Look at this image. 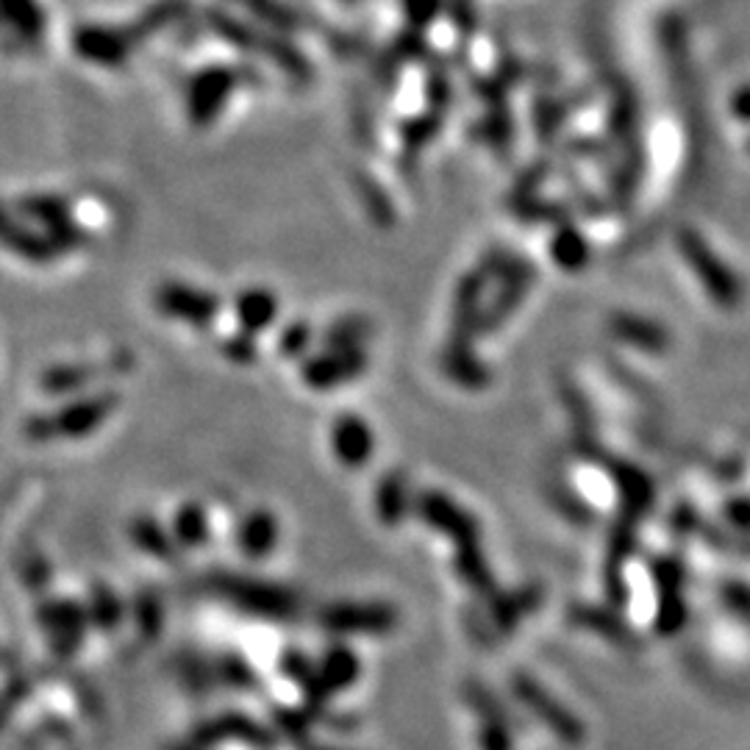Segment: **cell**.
I'll return each mask as SVG.
<instances>
[{
	"label": "cell",
	"mask_w": 750,
	"mask_h": 750,
	"mask_svg": "<svg viewBox=\"0 0 750 750\" xmlns=\"http://www.w3.org/2000/svg\"><path fill=\"white\" fill-rule=\"evenodd\" d=\"M206 22L223 42L231 45V48L251 56H264V59L273 61L281 72H286V76L295 78V81L312 78V61H309L306 53H303L301 48H295L284 33L273 31V28L267 26H259V22L240 20V17L228 14L225 9H208Z\"/></svg>",
	"instance_id": "6da1fadb"
},
{
	"label": "cell",
	"mask_w": 750,
	"mask_h": 750,
	"mask_svg": "<svg viewBox=\"0 0 750 750\" xmlns=\"http://www.w3.org/2000/svg\"><path fill=\"white\" fill-rule=\"evenodd\" d=\"M117 400L115 395H100V398L89 400H76V403H67L65 409H59L56 415L37 417V420H28L26 434L37 442L45 439H76L87 437L95 428L104 426L106 417L115 411Z\"/></svg>",
	"instance_id": "7a4b0ae2"
},
{
	"label": "cell",
	"mask_w": 750,
	"mask_h": 750,
	"mask_svg": "<svg viewBox=\"0 0 750 750\" xmlns=\"http://www.w3.org/2000/svg\"><path fill=\"white\" fill-rule=\"evenodd\" d=\"M236 84H240V76L228 65H208L197 70L187 87V117L192 126H212L223 115Z\"/></svg>",
	"instance_id": "3957f363"
},
{
	"label": "cell",
	"mask_w": 750,
	"mask_h": 750,
	"mask_svg": "<svg viewBox=\"0 0 750 750\" xmlns=\"http://www.w3.org/2000/svg\"><path fill=\"white\" fill-rule=\"evenodd\" d=\"M134 39L128 28L104 26V22H84L72 31V50L78 59L106 70H120L134 53Z\"/></svg>",
	"instance_id": "277c9868"
},
{
	"label": "cell",
	"mask_w": 750,
	"mask_h": 750,
	"mask_svg": "<svg viewBox=\"0 0 750 750\" xmlns=\"http://www.w3.org/2000/svg\"><path fill=\"white\" fill-rule=\"evenodd\" d=\"M217 590L236 603L245 612L259 614V617H292L298 608V601L286 590L275 584H262V581H247L240 575H228L217 584Z\"/></svg>",
	"instance_id": "5b68a950"
},
{
	"label": "cell",
	"mask_w": 750,
	"mask_h": 750,
	"mask_svg": "<svg viewBox=\"0 0 750 750\" xmlns=\"http://www.w3.org/2000/svg\"><path fill=\"white\" fill-rule=\"evenodd\" d=\"M154 303L165 318L182 320V323L197 325V329L214 323V318L220 314L217 295L197 290V286L182 284V281H165V284H159Z\"/></svg>",
	"instance_id": "8992f818"
},
{
	"label": "cell",
	"mask_w": 750,
	"mask_h": 750,
	"mask_svg": "<svg viewBox=\"0 0 750 750\" xmlns=\"http://www.w3.org/2000/svg\"><path fill=\"white\" fill-rule=\"evenodd\" d=\"M0 247L33 264H48L53 259L65 256L45 231L26 225V220L14 214V208L3 206V203H0Z\"/></svg>",
	"instance_id": "52a82bcc"
},
{
	"label": "cell",
	"mask_w": 750,
	"mask_h": 750,
	"mask_svg": "<svg viewBox=\"0 0 750 750\" xmlns=\"http://www.w3.org/2000/svg\"><path fill=\"white\" fill-rule=\"evenodd\" d=\"M362 368H364L362 353L353 351V348H340L337 353H329V357H320L314 359V362H309L306 368H303V378H306V383H312V387L331 389L337 387V383L351 381L353 376L362 373Z\"/></svg>",
	"instance_id": "ba28073f"
},
{
	"label": "cell",
	"mask_w": 750,
	"mask_h": 750,
	"mask_svg": "<svg viewBox=\"0 0 750 750\" xmlns=\"http://www.w3.org/2000/svg\"><path fill=\"white\" fill-rule=\"evenodd\" d=\"M684 253H686V259H690L692 267H695V273L703 275V281H707L709 292H712L714 298H720V301H734L737 298L734 275H731L729 270L720 267L718 259H714L712 251L707 247V242L698 240V236H692V234H686Z\"/></svg>",
	"instance_id": "9c48e42d"
},
{
	"label": "cell",
	"mask_w": 750,
	"mask_h": 750,
	"mask_svg": "<svg viewBox=\"0 0 750 750\" xmlns=\"http://www.w3.org/2000/svg\"><path fill=\"white\" fill-rule=\"evenodd\" d=\"M0 26L22 42L33 45L45 37L48 17L39 0H0Z\"/></svg>",
	"instance_id": "30bf717a"
},
{
	"label": "cell",
	"mask_w": 750,
	"mask_h": 750,
	"mask_svg": "<svg viewBox=\"0 0 750 750\" xmlns=\"http://www.w3.org/2000/svg\"><path fill=\"white\" fill-rule=\"evenodd\" d=\"M14 214H20L26 223L42 225L45 234L59 225L70 223V203L61 195L50 192H37V195H22L14 201Z\"/></svg>",
	"instance_id": "8fae6325"
},
{
	"label": "cell",
	"mask_w": 750,
	"mask_h": 750,
	"mask_svg": "<svg viewBox=\"0 0 750 750\" xmlns=\"http://www.w3.org/2000/svg\"><path fill=\"white\" fill-rule=\"evenodd\" d=\"M325 625L337 631H359V634H378L392 625V612L383 606H331L323 614Z\"/></svg>",
	"instance_id": "7c38bea8"
},
{
	"label": "cell",
	"mask_w": 750,
	"mask_h": 750,
	"mask_svg": "<svg viewBox=\"0 0 750 750\" xmlns=\"http://www.w3.org/2000/svg\"><path fill=\"white\" fill-rule=\"evenodd\" d=\"M187 11H189L187 0H156V3H150L148 9L126 28L128 33H132L134 45H143L145 39L156 37V33H162L165 28L182 22L184 17H187Z\"/></svg>",
	"instance_id": "4fadbf2b"
},
{
	"label": "cell",
	"mask_w": 750,
	"mask_h": 750,
	"mask_svg": "<svg viewBox=\"0 0 750 750\" xmlns=\"http://www.w3.org/2000/svg\"><path fill=\"white\" fill-rule=\"evenodd\" d=\"M334 450L345 465H362L373 454V434L357 417H342L334 428Z\"/></svg>",
	"instance_id": "5bb4252c"
},
{
	"label": "cell",
	"mask_w": 750,
	"mask_h": 750,
	"mask_svg": "<svg viewBox=\"0 0 750 750\" xmlns=\"http://www.w3.org/2000/svg\"><path fill=\"white\" fill-rule=\"evenodd\" d=\"M279 314V298L267 290H247L236 298V318L247 334H259L267 325H273Z\"/></svg>",
	"instance_id": "9a60e30c"
},
{
	"label": "cell",
	"mask_w": 750,
	"mask_h": 750,
	"mask_svg": "<svg viewBox=\"0 0 750 750\" xmlns=\"http://www.w3.org/2000/svg\"><path fill=\"white\" fill-rule=\"evenodd\" d=\"M279 543V523L267 512H256L247 517L240 528V548L245 551L251 559H262Z\"/></svg>",
	"instance_id": "2e32d148"
},
{
	"label": "cell",
	"mask_w": 750,
	"mask_h": 750,
	"mask_svg": "<svg viewBox=\"0 0 750 750\" xmlns=\"http://www.w3.org/2000/svg\"><path fill=\"white\" fill-rule=\"evenodd\" d=\"M234 3L242 6L251 17H256L259 26H267L279 33L295 31L301 26V17L284 0H234Z\"/></svg>",
	"instance_id": "e0dca14e"
},
{
	"label": "cell",
	"mask_w": 750,
	"mask_h": 750,
	"mask_svg": "<svg viewBox=\"0 0 750 750\" xmlns=\"http://www.w3.org/2000/svg\"><path fill=\"white\" fill-rule=\"evenodd\" d=\"M42 625L53 634V642L72 647V642L81 640L84 614L81 608L67 606V603H56V606L42 608Z\"/></svg>",
	"instance_id": "ac0fdd59"
},
{
	"label": "cell",
	"mask_w": 750,
	"mask_h": 750,
	"mask_svg": "<svg viewBox=\"0 0 750 750\" xmlns=\"http://www.w3.org/2000/svg\"><path fill=\"white\" fill-rule=\"evenodd\" d=\"M95 370L89 364H61V368L48 370L42 376V387L48 389L50 395H67L72 389H81L84 383L92 381Z\"/></svg>",
	"instance_id": "d6986e66"
},
{
	"label": "cell",
	"mask_w": 750,
	"mask_h": 750,
	"mask_svg": "<svg viewBox=\"0 0 750 750\" xmlns=\"http://www.w3.org/2000/svg\"><path fill=\"white\" fill-rule=\"evenodd\" d=\"M357 659L348 651H331L325 659L323 670H320V681H323V690H340V686L351 684L357 679Z\"/></svg>",
	"instance_id": "ffe728a7"
},
{
	"label": "cell",
	"mask_w": 750,
	"mask_h": 750,
	"mask_svg": "<svg viewBox=\"0 0 750 750\" xmlns=\"http://www.w3.org/2000/svg\"><path fill=\"white\" fill-rule=\"evenodd\" d=\"M176 537L189 548H197L208 539V520L201 506H184L176 517Z\"/></svg>",
	"instance_id": "44dd1931"
},
{
	"label": "cell",
	"mask_w": 750,
	"mask_h": 750,
	"mask_svg": "<svg viewBox=\"0 0 750 750\" xmlns=\"http://www.w3.org/2000/svg\"><path fill=\"white\" fill-rule=\"evenodd\" d=\"M132 537H134V543L139 545V548L148 551V554H154L156 559H171V556H173L171 539H167V534L162 532V528L156 526L154 520H137V523H134Z\"/></svg>",
	"instance_id": "7402d4cb"
},
{
	"label": "cell",
	"mask_w": 750,
	"mask_h": 750,
	"mask_svg": "<svg viewBox=\"0 0 750 750\" xmlns=\"http://www.w3.org/2000/svg\"><path fill=\"white\" fill-rule=\"evenodd\" d=\"M554 253L562 264L575 270L586 259V245L575 231H562V234L554 240Z\"/></svg>",
	"instance_id": "603a6c76"
},
{
	"label": "cell",
	"mask_w": 750,
	"mask_h": 750,
	"mask_svg": "<svg viewBox=\"0 0 750 750\" xmlns=\"http://www.w3.org/2000/svg\"><path fill=\"white\" fill-rule=\"evenodd\" d=\"M123 617V606L115 595L109 592H100L92 603V620L95 625H104V629H115Z\"/></svg>",
	"instance_id": "cb8c5ba5"
},
{
	"label": "cell",
	"mask_w": 750,
	"mask_h": 750,
	"mask_svg": "<svg viewBox=\"0 0 750 750\" xmlns=\"http://www.w3.org/2000/svg\"><path fill=\"white\" fill-rule=\"evenodd\" d=\"M403 14L411 26L422 28L442 11V0H403Z\"/></svg>",
	"instance_id": "d4e9b609"
},
{
	"label": "cell",
	"mask_w": 750,
	"mask_h": 750,
	"mask_svg": "<svg viewBox=\"0 0 750 750\" xmlns=\"http://www.w3.org/2000/svg\"><path fill=\"white\" fill-rule=\"evenodd\" d=\"M364 337V325L357 320H348V323L334 325L329 331V345L331 348H353Z\"/></svg>",
	"instance_id": "484cf974"
},
{
	"label": "cell",
	"mask_w": 750,
	"mask_h": 750,
	"mask_svg": "<svg viewBox=\"0 0 750 750\" xmlns=\"http://www.w3.org/2000/svg\"><path fill=\"white\" fill-rule=\"evenodd\" d=\"M309 340H312V334H309V325L295 323L284 331V337H281V351H284L286 357H298V353L306 351Z\"/></svg>",
	"instance_id": "4316f807"
},
{
	"label": "cell",
	"mask_w": 750,
	"mask_h": 750,
	"mask_svg": "<svg viewBox=\"0 0 750 750\" xmlns=\"http://www.w3.org/2000/svg\"><path fill=\"white\" fill-rule=\"evenodd\" d=\"M225 357L240 364H251L256 359V342L251 340V334L234 337L231 342H225Z\"/></svg>",
	"instance_id": "83f0119b"
},
{
	"label": "cell",
	"mask_w": 750,
	"mask_h": 750,
	"mask_svg": "<svg viewBox=\"0 0 750 750\" xmlns=\"http://www.w3.org/2000/svg\"><path fill=\"white\" fill-rule=\"evenodd\" d=\"M731 111H734L737 120L750 123V84L734 95V100H731Z\"/></svg>",
	"instance_id": "f1b7e54d"
}]
</instances>
